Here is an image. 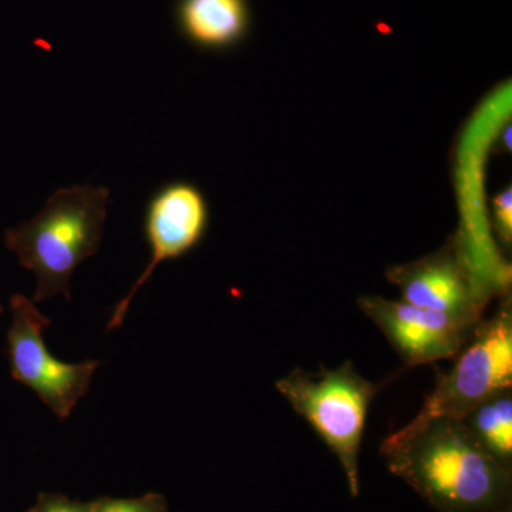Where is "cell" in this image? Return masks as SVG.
<instances>
[{
	"label": "cell",
	"instance_id": "9",
	"mask_svg": "<svg viewBox=\"0 0 512 512\" xmlns=\"http://www.w3.org/2000/svg\"><path fill=\"white\" fill-rule=\"evenodd\" d=\"M177 22L190 42L205 49H225L247 35V0H178Z\"/></svg>",
	"mask_w": 512,
	"mask_h": 512
},
{
	"label": "cell",
	"instance_id": "7",
	"mask_svg": "<svg viewBox=\"0 0 512 512\" xmlns=\"http://www.w3.org/2000/svg\"><path fill=\"white\" fill-rule=\"evenodd\" d=\"M208 210L204 197L190 184H171L158 192L148 205L146 234L151 258L133 288L114 306L107 329L120 328L128 306L161 262L187 254L200 241L207 227Z\"/></svg>",
	"mask_w": 512,
	"mask_h": 512
},
{
	"label": "cell",
	"instance_id": "15",
	"mask_svg": "<svg viewBox=\"0 0 512 512\" xmlns=\"http://www.w3.org/2000/svg\"><path fill=\"white\" fill-rule=\"evenodd\" d=\"M3 313V306H2V303H0V315H2Z\"/></svg>",
	"mask_w": 512,
	"mask_h": 512
},
{
	"label": "cell",
	"instance_id": "1",
	"mask_svg": "<svg viewBox=\"0 0 512 512\" xmlns=\"http://www.w3.org/2000/svg\"><path fill=\"white\" fill-rule=\"evenodd\" d=\"M380 456L437 512H511L512 468L488 454L460 419L431 420L400 440L386 437Z\"/></svg>",
	"mask_w": 512,
	"mask_h": 512
},
{
	"label": "cell",
	"instance_id": "12",
	"mask_svg": "<svg viewBox=\"0 0 512 512\" xmlns=\"http://www.w3.org/2000/svg\"><path fill=\"white\" fill-rule=\"evenodd\" d=\"M28 512H93L92 503L69 500L62 494L42 493Z\"/></svg>",
	"mask_w": 512,
	"mask_h": 512
},
{
	"label": "cell",
	"instance_id": "4",
	"mask_svg": "<svg viewBox=\"0 0 512 512\" xmlns=\"http://www.w3.org/2000/svg\"><path fill=\"white\" fill-rule=\"evenodd\" d=\"M447 373L424 400L420 412L387 439L412 436L431 420L463 419L485 399L512 389V303L504 298L497 313L481 319Z\"/></svg>",
	"mask_w": 512,
	"mask_h": 512
},
{
	"label": "cell",
	"instance_id": "8",
	"mask_svg": "<svg viewBox=\"0 0 512 512\" xmlns=\"http://www.w3.org/2000/svg\"><path fill=\"white\" fill-rule=\"evenodd\" d=\"M387 278L400 289L404 302L470 323L484 318L487 303L458 249H443L419 261L394 266Z\"/></svg>",
	"mask_w": 512,
	"mask_h": 512
},
{
	"label": "cell",
	"instance_id": "2",
	"mask_svg": "<svg viewBox=\"0 0 512 512\" xmlns=\"http://www.w3.org/2000/svg\"><path fill=\"white\" fill-rule=\"evenodd\" d=\"M110 190L73 185L57 190L32 220L6 229L5 247L36 278L33 302L63 295L72 299L77 266L96 255L103 239Z\"/></svg>",
	"mask_w": 512,
	"mask_h": 512
},
{
	"label": "cell",
	"instance_id": "5",
	"mask_svg": "<svg viewBox=\"0 0 512 512\" xmlns=\"http://www.w3.org/2000/svg\"><path fill=\"white\" fill-rule=\"evenodd\" d=\"M9 303L12 323L8 330V353L13 380L32 389L59 421L69 419L76 404L89 392L101 363H63L55 359L43 339L52 320L20 293L13 295Z\"/></svg>",
	"mask_w": 512,
	"mask_h": 512
},
{
	"label": "cell",
	"instance_id": "3",
	"mask_svg": "<svg viewBox=\"0 0 512 512\" xmlns=\"http://www.w3.org/2000/svg\"><path fill=\"white\" fill-rule=\"evenodd\" d=\"M276 390L328 444L345 471L350 494L359 497V457L370 404L379 386L350 362L319 372L295 369L276 382Z\"/></svg>",
	"mask_w": 512,
	"mask_h": 512
},
{
	"label": "cell",
	"instance_id": "11",
	"mask_svg": "<svg viewBox=\"0 0 512 512\" xmlns=\"http://www.w3.org/2000/svg\"><path fill=\"white\" fill-rule=\"evenodd\" d=\"M93 512H168L161 494L148 493L140 498L103 497L92 501Z\"/></svg>",
	"mask_w": 512,
	"mask_h": 512
},
{
	"label": "cell",
	"instance_id": "6",
	"mask_svg": "<svg viewBox=\"0 0 512 512\" xmlns=\"http://www.w3.org/2000/svg\"><path fill=\"white\" fill-rule=\"evenodd\" d=\"M357 305L409 367L456 356L477 325L380 296H360Z\"/></svg>",
	"mask_w": 512,
	"mask_h": 512
},
{
	"label": "cell",
	"instance_id": "13",
	"mask_svg": "<svg viewBox=\"0 0 512 512\" xmlns=\"http://www.w3.org/2000/svg\"><path fill=\"white\" fill-rule=\"evenodd\" d=\"M495 229L504 242L511 244L512 238V194L511 188L501 192L494 200Z\"/></svg>",
	"mask_w": 512,
	"mask_h": 512
},
{
	"label": "cell",
	"instance_id": "10",
	"mask_svg": "<svg viewBox=\"0 0 512 512\" xmlns=\"http://www.w3.org/2000/svg\"><path fill=\"white\" fill-rule=\"evenodd\" d=\"M460 420L488 454L512 468V389L493 394Z\"/></svg>",
	"mask_w": 512,
	"mask_h": 512
},
{
	"label": "cell",
	"instance_id": "14",
	"mask_svg": "<svg viewBox=\"0 0 512 512\" xmlns=\"http://www.w3.org/2000/svg\"><path fill=\"white\" fill-rule=\"evenodd\" d=\"M505 144H507L508 148L511 147V127H508L507 133H505Z\"/></svg>",
	"mask_w": 512,
	"mask_h": 512
}]
</instances>
